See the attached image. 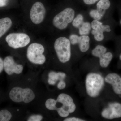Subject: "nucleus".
I'll use <instances>...</instances> for the list:
<instances>
[{
    "mask_svg": "<svg viewBox=\"0 0 121 121\" xmlns=\"http://www.w3.org/2000/svg\"><path fill=\"white\" fill-rule=\"evenodd\" d=\"M66 84L64 80H60L57 85V87L59 90H63L66 87Z\"/></svg>",
    "mask_w": 121,
    "mask_h": 121,
    "instance_id": "nucleus-26",
    "label": "nucleus"
},
{
    "mask_svg": "<svg viewBox=\"0 0 121 121\" xmlns=\"http://www.w3.org/2000/svg\"><path fill=\"white\" fill-rule=\"evenodd\" d=\"M43 118V117L40 114H35L31 115L27 120V121H40Z\"/></svg>",
    "mask_w": 121,
    "mask_h": 121,
    "instance_id": "nucleus-25",
    "label": "nucleus"
},
{
    "mask_svg": "<svg viewBox=\"0 0 121 121\" xmlns=\"http://www.w3.org/2000/svg\"><path fill=\"white\" fill-rule=\"evenodd\" d=\"M119 59H120L121 60V55H120V56H119Z\"/></svg>",
    "mask_w": 121,
    "mask_h": 121,
    "instance_id": "nucleus-31",
    "label": "nucleus"
},
{
    "mask_svg": "<svg viewBox=\"0 0 121 121\" xmlns=\"http://www.w3.org/2000/svg\"><path fill=\"white\" fill-rule=\"evenodd\" d=\"M4 69V60L0 57V74L2 72Z\"/></svg>",
    "mask_w": 121,
    "mask_h": 121,
    "instance_id": "nucleus-29",
    "label": "nucleus"
},
{
    "mask_svg": "<svg viewBox=\"0 0 121 121\" xmlns=\"http://www.w3.org/2000/svg\"><path fill=\"white\" fill-rule=\"evenodd\" d=\"M104 84V79L101 75L92 73L87 76L86 89L87 93L91 97L94 98L98 96Z\"/></svg>",
    "mask_w": 121,
    "mask_h": 121,
    "instance_id": "nucleus-2",
    "label": "nucleus"
},
{
    "mask_svg": "<svg viewBox=\"0 0 121 121\" xmlns=\"http://www.w3.org/2000/svg\"><path fill=\"white\" fill-rule=\"evenodd\" d=\"M9 97L15 103L23 102L28 103L32 101L35 98L34 91L30 88L23 89L20 87H15L11 89Z\"/></svg>",
    "mask_w": 121,
    "mask_h": 121,
    "instance_id": "nucleus-4",
    "label": "nucleus"
},
{
    "mask_svg": "<svg viewBox=\"0 0 121 121\" xmlns=\"http://www.w3.org/2000/svg\"><path fill=\"white\" fill-rule=\"evenodd\" d=\"M75 14V11L72 8H65L55 16L52 20L53 25L59 30H64L71 23Z\"/></svg>",
    "mask_w": 121,
    "mask_h": 121,
    "instance_id": "nucleus-3",
    "label": "nucleus"
},
{
    "mask_svg": "<svg viewBox=\"0 0 121 121\" xmlns=\"http://www.w3.org/2000/svg\"><path fill=\"white\" fill-rule=\"evenodd\" d=\"M113 55L111 52H106L99 58V62L102 67L106 68L108 66L113 58Z\"/></svg>",
    "mask_w": 121,
    "mask_h": 121,
    "instance_id": "nucleus-15",
    "label": "nucleus"
},
{
    "mask_svg": "<svg viewBox=\"0 0 121 121\" xmlns=\"http://www.w3.org/2000/svg\"><path fill=\"white\" fill-rule=\"evenodd\" d=\"M79 36L80 35L74 33L72 34L69 36V39L72 45H75L78 44Z\"/></svg>",
    "mask_w": 121,
    "mask_h": 121,
    "instance_id": "nucleus-24",
    "label": "nucleus"
},
{
    "mask_svg": "<svg viewBox=\"0 0 121 121\" xmlns=\"http://www.w3.org/2000/svg\"><path fill=\"white\" fill-rule=\"evenodd\" d=\"M111 3L109 0H99L96 5L97 9L100 12H105L110 7Z\"/></svg>",
    "mask_w": 121,
    "mask_h": 121,
    "instance_id": "nucleus-18",
    "label": "nucleus"
},
{
    "mask_svg": "<svg viewBox=\"0 0 121 121\" xmlns=\"http://www.w3.org/2000/svg\"><path fill=\"white\" fill-rule=\"evenodd\" d=\"M57 102L55 99L52 98H49L46 100L45 102L46 108L48 110H56Z\"/></svg>",
    "mask_w": 121,
    "mask_h": 121,
    "instance_id": "nucleus-22",
    "label": "nucleus"
},
{
    "mask_svg": "<svg viewBox=\"0 0 121 121\" xmlns=\"http://www.w3.org/2000/svg\"><path fill=\"white\" fill-rule=\"evenodd\" d=\"M5 40L9 46L16 49L24 47L30 42L28 35L24 33H12L8 35Z\"/></svg>",
    "mask_w": 121,
    "mask_h": 121,
    "instance_id": "nucleus-7",
    "label": "nucleus"
},
{
    "mask_svg": "<svg viewBox=\"0 0 121 121\" xmlns=\"http://www.w3.org/2000/svg\"><path fill=\"white\" fill-rule=\"evenodd\" d=\"M84 17L82 13H78L75 16L71 23L75 28L78 29L84 22Z\"/></svg>",
    "mask_w": 121,
    "mask_h": 121,
    "instance_id": "nucleus-19",
    "label": "nucleus"
},
{
    "mask_svg": "<svg viewBox=\"0 0 121 121\" xmlns=\"http://www.w3.org/2000/svg\"><path fill=\"white\" fill-rule=\"evenodd\" d=\"M78 29L80 35H89L91 30V23L88 21H84Z\"/></svg>",
    "mask_w": 121,
    "mask_h": 121,
    "instance_id": "nucleus-16",
    "label": "nucleus"
},
{
    "mask_svg": "<svg viewBox=\"0 0 121 121\" xmlns=\"http://www.w3.org/2000/svg\"><path fill=\"white\" fill-rule=\"evenodd\" d=\"M90 38L89 35H80L78 43L79 50L82 52H86L90 47Z\"/></svg>",
    "mask_w": 121,
    "mask_h": 121,
    "instance_id": "nucleus-13",
    "label": "nucleus"
},
{
    "mask_svg": "<svg viewBox=\"0 0 121 121\" xmlns=\"http://www.w3.org/2000/svg\"><path fill=\"white\" fill-rule=\"evenodd\" d=\"M99 0H83V2L86 4L90 5L94 4Z\"/></svg>",
    "mask_w": 121,
    "mask_h": 121,
    "instance_id": "nucleus-27",
    "label": "nucleus"
},
{
    "mask_svg": "<svg viewBox=\"0 0 121 121\" xmlns=\"http://www.w3.org/2000/svg\"><path fill=\"white\" fill-rule=\"evenodd\" d=\"M56 101L57 103L62 104L60 107H57L56 110L60 117H67L69 114L74 112L75 110L76 107L73 100L68 95L64 93L60 94L58 96Z\"/></svg>",
    "mask_w": 121,
    "mask_h": 121,
    "instance_id": "nucleus-6",
    "label": "nucleus"
},
{
    "mask_svg": "<svg viewBox=\"0 0 121 121\" xmlns=\"http://www.w3.org/2000/svg\"><path fill=\"white\" fill-rule=\"evenodd\" d=\"M66 76V74L64 72L51 71L48 74V83L50 85H55L57 81L64 80Z\"/></svg>",
    "mask_w": 121,
    "mask_h": 121,
    "instance_id": "nucleus-12",
    "label": "nucleus"
},
{
    "mask_svg": "<svg viewBox=\"0 0 121 121\" xmlns=\"http://www.w3.org/2000/svg\"><path fill=\"white\" fill-rule=\"evenodd\" d=\"M4 69L6 73L9 75L13 74H19L22 73L24 67L21 64H17L12 56H8L4 60Z\"/></svg>",
    "mask_w": 121,
    "mask_h": 121,
    "instance_id": "nucleus-9",
    "label": "nucleus"
},
{
    "mask_svg": "<svg viewBox=\"0 0 121 121\" xmlns=\"http://www.w3.org/2000/svg\"><path fill=\"white\" fill-rule=\"evenodd\" d=\"M45 49L41 44L33 43L30 44L27 51V57L29 61L33 64L43 65L46 61L43 55Z\"/></svg>",
    "mask_w": 121,
    "mask_h": 121,
    "instance_id": "nucleus-5",
    "label": "nucleus"
},
{
    "mask_svg": "<svg viewBox=\"0 0 121 121\" xmlns=\"http://www.w3.org/2000/svg\"><path fill=\"white\" fill-rule=\"evenodd\" d=\"M102 117L111 119L121 117V104L117 102L110 103L108 106L102 111Z\"/></svg>",
    "mask_w": 121,
    "mask_h": 121,
    "instance_id": "nucleus-10",
    "label": "nucleus"
},
{
    "mask_svg": "<svg viewBox=\"0 0 121 121\" xmlns=\"http://www.w3.org/2000/svg\"><path fill=\"white\" fill-rule=\"evenodd\" d=\"M120 23H121V21H120Z\"/></svg>",
    "mask_w": 121,
    "mask_h": 121,
    "instance_id": "nucleus-32",
    "label": "nucleus"
},
{
    "mask_svg": "<svg viewBox=\"0 0 121 121\" xmlns=\"http://www.w3.org/2000/svg\"><path fill=\"white\" fill-rule=\"evenodd\" d=\"M105 12H100L96 9H91L89 12V15L94 20L101 21L102 19Z\"/></svg>",
    "mask_w": 121,
    "mask_h": 121,
    "instance_id": "nucleus-20",
    "label": "nucleus"
},
{
    "mask_svg": "<svg viewBox=\"0 0 121 121\" xmlns=\"http://www.w3.org/2000/svg\"><path fill=\"white\" fill-rule=\"evenodd\" d=\"M12 24V20L9 17L0 19V38L10 28Z\"/></svg>",
    "mask_w": 121,
    "mask_h": 121,
    "instance_id": "nucleus-14",
    "label": "nucleus"
},
{
    "mask_svg": "<svg viewBox=\"0 0 121 121\" xmlns=\"http://www.w3.org/2000/svg\"><path fill=\"white\" fill-rule=\"evenodd\" d=\"M91 33L93 36L94 39L95 41L101 42L104 39V33L100 30L91 29Z\"/></svg>",
    "mask_w": 121,
    "mask_h": 121,
    "instance_id": "nucleus-21",
    "label": "nucleus"
},
{
    "mask_svg": "<svg viewBox=\"0 0 121 121\" xmlns=\"http://www.w3.org/2000/svg\"><path fill=\"white\" fill-rule=\"evenodd\" d=\"M107 48L102 45H97L91 51V54L93 56L99 58L103 54L106 52Z\"/></svg>",
    "mask_w": 121,
    "mask_h": 121,
    "instance_id": "nucleus-17",
    "label": "nucleus"
},
{
    "mask_svg": "<svg viewBox=\"0 0 121 121\" xmlns=\"http://www.w3.org/2000/svg\"><path fill=\"white\" fill-rule=\"evenodd\" d=\"M8 0H0V7H4L7 4Z\"/></svg>",
    "mask_w": 121,
    "mask_h": 121,
    "instance_id": "nucleus-30",
    "label": "nucleus"
},
{
    "mask_svg": "<svg viewBox=\"0 0 121 121\" xmlns=\"http://www.w3.org/2000/svg\"><path fill=\"white\" fill-rule=\"evenodd\" d=\"M45 14L46 9L43 4L41 2H36L33 4L30 10V19L33 23L39 24L43 21Z\"/></svg>",
    "mask_w": 121,
    "mask_h": 121,
    "instance_id": "nucleus-8",
    "label": "nucleus"
},
{
    "mask_svg": "<svg viewBox=\"0 0 121 121\" xmlns=\"http://www.w3.org/2000/svg\"><path fill=\"white\" fill-rule=\"evenodd\" d=\"M64 121H84L83 119H80V118H77L76 117H70L67 118L64 120Z\"/></svg>",
    "mask_w": 121,
    "mask_h": 121,
    "instance_id": "nucleus-28",
    "label": "nucleus"
},
{
    "mask_svg": "<svg viewBox=\"0 0 121 121\" xmlns=\"http://www.w3.org/2000/svg\"><path fill=\"white\" fill-rule=\"evenodd\" d=\"M12 115L10 111L4 109L0 111V121H9L12 118Z\"/></svg>",
    "mask_w": 121,
    "mask_h": 121,
    "instance_id": "nucleus-23",
    "label": "nucleus"
},
{
    "mask_svg": "<svg viewBox=\"0 0 121 121\" xmlns=\"http://www.w3.org/2000/svg\"><path fill=\"white\" fill-rule=\"evenodd\" d=\"M71 43L69 39L60 37L56 40L54 48L59 60L65 63L70 60L71 57Z\"/></svg>",
    "mask_w": 121,
    "mask_h": 121,
    "instance_id": "nucleus-1",
    "label": "nucleus"
},
{
    "mask_svg": "<svg viewBox=\"0 0 121 121\" xmlns=\"http://www.w3.org/2000/svg\"><path fill=\"white\" fill-rule=\"evenodd\" d=\"M106 82L111 84L115 93L117 94H121V78L116 73L108 74L105 78Z\"/></svg>",
    "mask_w": 121,
    "mask_h": 121,
    "instance_id": "nucleus-11",
    "label": "nucleus"
}]
</instances>
